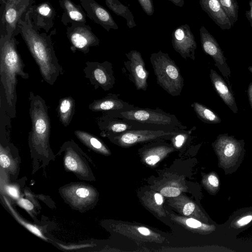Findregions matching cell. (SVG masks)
Listing matches in <instances>:
<instances>
[{
	"instance_id": "obj_1",
	"label": "cell",
	"mask_w": 252,
	"mask_h": 252,
	"mask_svg": "<svg viewBox=\"0 0 252 252\" xmlns=\"http://www.w3.org/2000/svg\"><path fill=\"white\" fill-rule=\"evenodd\" d=\"M31 9L20 21V34L38 65L43 80L53 85L64 72L59 63L51 38L56 33V29L49 34L37 30L30 18Z\"/></svg>"
},
{
	"instance_id": "obj_2",
	"label": "cell",
	"mask_w": 252,
	"mask_h": 252,
	"mask_svg": "<svg viewBox=\"0 0 252 252\" xmlns=\"http://www.w3.org/2000/svg\"><path fill=\"white\" fill-rule=\"evenodd\" d=\"M18 43L15 36H0V88L6 100L7 113L11 118L16 117L17 77L26 80L29 78L17 50Z\"/></svg>"
},
{
	"instance_id": "obj_3",
	"label": "cell",
	"mask_w": 252,
	"mask_h": 252,
	"mask_svg": "<svg viewBox=\"0 0 252 252\" xmlns=\"http://www.w3.org/2000/svg\"><path fill=\"white\" fill-rule=\"evenodd\" d=\"M112 116L132 123L135 129L180 131L186 130L184 125L173 114L157 108H134L123 111L108 112Z\"/></svg>"
},
{
	"instance_id": "obj_4",
	"label": "cell",
	"mask_w": 252,
	"mask_h": 252,
	"mask_svg": "<svg viewBox=\"0 0 252 252\" xmlns=\"http://www.w3.org/2000/svg\"><path fill=\"white\" fill-rule=\"evenodd\" d=\"M157 84L172 96H179L184 80L178 66L167 53L159 51L150 58Z\"/></svg>"
},
{
	"instance_id": "obj_5",
	"label": "cell",
	"mask_w": 252,
	"mask_h": 252,
	"mask_svg": "<svg viewBox=\"0 0 252 252\" xmlns=\"http://www.w3.org/2000/svg\"><path fill=\"white\" fill-rule=\"evenodd\" d=\"M34 3V0H0V36L19 34L20 21Z\"/></svg>"
},
{
	"instance_id": "obj_6",
	"label": "cell",
	"mask_w": 252,
	"mask_h": 252,
	"mask_svg": "<svg viewBox=\"0 0 252 252\" xmlns=\"http://www.w3.org/2000/svg\"><path fill=\"white\" fill-rule=\"evenodd\" d=\"M243 140H237L227 133L220 134L213 143V147L218 157L219 166L227 169L234 165L243 150Z\"/></svg>"
},
{
	"instance_id": "obj_7",
	"label": "cell",
	"mask_w": 252,
	"mask_h": 252,
	"mask_svg": "<svg viewBox=\"0 0 252 252\" xmlns=\"http://www.w3.org/2000/svg\"><path fill=\"white\" fill-rule=\"evenodd\" d=\"M66 35L73 53L79 51L87 54L89 53L90 47L97 46L100 42L92 28L85 23H74L67 26Z\"/></svg>"
},
{
	"instance_id": "obj_8",
	"label": "cell",
	"mask_w": 252,
	"mask_h": 252,
	"mask_svg": "<svg viewBox=\"0 0 252 252\" xmlns=\"http://www.w3.org/2000/svg\"><path fill=\"white\" fill-rule=\"evenodd\" d=\"M94 89L101 88L104 91L112 89L115 84L113 64L107 61L103 62L88 61L83 69Z\"/></svg>"
},
{
	"instance_id": "obj_9",
	"label": "cell",
	"mask_w": 252,
	"mask_h": 252,
	"mask_svg": "<svg viewBox=\"0 0 252 252\" xmlns=\"http://www.w3.org/2000/svg\"><path fill=\"white\" fill-rule=\"evenodd\" d=\"M125 55L127 60L125 61L124 63L128 71L129 80L133 83L136 90L146 91L149 72L146 69L141 53L133 50Z\"/></svg>"
},
{
	"instance_id": "obj_10",
	"label": "cell",
	"mask_w": 252,
	"mask_h": 252,
	"mask_svg": "<svg viewBox=\"0 0 252 252\" xmlns=\"http://www.w3.org/2000/svg\"><path fill=\"white\" fill-rule=\"evenodd\" d=\"M199 31L202 50L213 59L215 63V65L225 79L228 80L231 73L230 69L218 42L204 26L200 27Z\"/></svg>"
},
{
	"instance_id": "obj_11",
	"label": "cell",
	"mask_w": 252,
	"mask_h": 252,
	"mask_svg": "<svg viewBox=\"0 0 252 252\" xmlns=\"http://www.w3.org/2000/svg\"><path fill=\"white\" fill-rule=\"evenodd\" d=\"M179 132L180 131L133 129L121 133L107 134L104 137H108L112 140L117 141L119 143L128 145L146 140L172 137Z\"/></svg>"
},
{
	"instance_id": "obj_12",
	"label": "cell",
	"mask_w": 252,
	"mask_h": 252,
	"mask_svg": "<svg viewBox=\"0 0 252 252\" xmlns=\"http://www.w3.org/2000/svg\"><path fill=\"white\" fill-rule=\"evenodd\" d=\"M171 42L174 49L183 58L186 60L188 58L195 60L197 44L194 36L188 24L181 25L173 31Z\"/></svg>"
},
{
	"instance_id": "obj_13",
	"label": "cell",
	"mask_w": 252,
	"mask_h": 252,
	"mask_svg": "<svg viewBox=\"0 0 252 252\" xmlns=\"http://www.w3.org/2000/svg\"><path fill=\"white\" fill-rule=\"evenodd\" d=\"M56 12L49 1L34 4L30 11V18L34 27L38 31L41 29L48 33L54 26Z\"/></svg>"
},
{
	"instance_id": "obj_14",
	"label": "cell",
	"mask_w": 252,
	"mask_h": 252,
	"mask_svg": "<svg viewBox=\"0 0 252 252\" xmlns=\"http://www.w3.org/2000/svg\"><path fill=\"white\" fill-rule=\"evenodd\" d=\"M87 16L109 32L110 29L117 30L118 26L109 12L94 0H79Z\"/></svg>"
},
{
	"instance_id": "obj_15",
	"label": "cell",
	"mask_w": 252,
	"mask_h": 252,
	"mask_svg": "<svg viewBox=\"0 0 252 252\" xmlns=\"http://www.w3.org/2000/svg\"><path fill=\"white\" fill-rule=\"evenodd\" d=\"M98 127L101 131L100 135L122 133L127 130L135 129L134 124L125 119L112 116L107 112L96 119Z\"/></svg>"
},
{
	"instance_id": "obj_16",
	"label": "cell",
	"mask_w": 252,
	"mask_h": 252,
	"mask_svg": "<svg viewBox=\"0 0 252 252\" xmlns=\"http://www.w3.org/2000/svg\"><path fill=\"white\" fill-rule=\"evenodd\" d=\"M119 96V94L110 93L101 99L94 100L89 104V109L95 112H108L126 111L135 107Z\"/></svg>"
},
{
	"instance_id": "obj_17",
	"label": "cell",
	"mask_w": 252,
	"mask_h": 252,
	"mask_svg": "<svg viewBox=\"0 0 252 252\" xmlns=\"http://www.w3.org/2000/svg\"><path fill=\"white\" fill-rule=\"evenodd\" d=\"M202 9L222 30H229L232 25L218 0H199Z\"/></svg>"
},
{
	"instance_id": "obj_18",
	"label": "cell",
	"mask_w": 252,
	"mask_h": 252,
	"mask_svg": "<svg viewBox=\"0 0 252 252\" xmlns=\"http://www.w3.org/2000/svg\"><path fill=\"white\" fill-rule=\"evenodd\" d=\"M209 77L216 92L223 102L234 113L238 112V107L231 87L215 70L210 69Z\"/></svg>"
},
{
	"instance_id": "obj_19",
	"label": "cell",
	"mask_w": 252,
	"mask_h": 252,
	"mask_svg": "<svg viewBox=\"0 0 252 252\" xmlns=\"http://www.w3.org/2000/svg\"><path fill=\"white\" fill-rule=\"evenodd\" d=\"M59 4L63 12L61 21L64 25L67 26L74 23H86L87 14L80 5L71 0H59Z\"/></svg>"
},
{
	"instance_id": "obj_20",
	"label": "cell",
	"mask_w": 252,
	"mask_h": 252,
	"mask_svg": "<svg viewBox=\"0 0 252 252\" xmlns=\"http://www.w3.org/2000/svg\"><path fill=\"white\" fill-rule=\"evenodd\" d=\"M59 120L65 127L71 123L75 113V101L71 96H65L60 99L57 108Z\"/></svg>"
},
{
	"instance_id": "obj_21",
	"label": "cell",
	"mask_w": 252,
	"mask_h": 252,
	"mask_svg": "<svg viewBox=\"0 0 252 252\" xmlns=\"http://www.w3.org/2000/svg\"><path fill=\"white\" fill-rule=\"evenodd\" d=\"M107 7L118 16L124 18L129 28L136 26L134 17L129 8L122 4L119 0H105Z\"/></svg>"
},
{
	"instance_id": "obj_22",
	"label": "cell",
	"mask_w": 252,
	"mask_h": 252,
	"mask_svg": "<svg viewBox=\"0 0 252 252\" xmlns=\"http://www.w3.org/2000/svg\"><path fill=\"white\" fill-rule=\"evenodd\" d=\"M197 117L202 122L210 124H217L221 122L219 116L211 109L197 102L191 104Z\"/></svg>"
},
{
	"instance_id": "obj_23",
	"label": "cell",
	"mask_w": 252,
	"mask_h": 252,
	"mask_svg": "<svg viewBox=\"0 0 252 252\" xmlns=\"http://www.w3.org/2000/svg\"><path fill=\"white\" fill-rule=\"evenodd\" d=\"M74 133L79 139L89 147L96 150L106 151L104 145L100 139L92 134L80 130H75Z\"/></svg>"
},
{
	"instance_id": "obj_24",
	"label": "cell",
	"mask_w": 252,
	"mask_h": 252,
	"mask_svg": "<svg viewBox=\"0 0 252 252\" xmlns=\"http://www.w3.org/2000/svg\"><path fill=\"white\" fill-rule=\"evenodd\" d=\"M218 0L229 18L233 26L238 20L239 6L237 0Z\"/></svg>"
},
{
	"instance_id": "obj_25",
	"label": "cell",
	"mask_w": 252,
	"mask_h": 252,
	"mask_svg": "<svg viewBox=\"0 0 252 252\" xmlns=\"http://www.w3.org/2000/svg\"><path fill=\"white\" fill-rule=\"evenodd\" d=\"M143 11L148 16H152L154 12L153 0H137Z\"/></svg>"
},
{
	"instance_id": "obj_26",
	"label": "cell",
	"mask_w": 252,
	"mask_h": 252,
	"mask_svg": "<svg viewBox=\"0 0 252 252\" xmlns=\"http://www.w3.org/2000/svg\"><path fill=\"white\" fill-rule=\"evenodd\" d=\"M252 220V214H249L234 221L232 225L236 228L242 227L248 224Z\"/></svg>"
},
{
	"instance_id": "obj_27",
	"label": "cell",
	"mask_w": 252,
	"mask_h": 252,
	"mask_svg": "<svg viewBox=\"0 0 252 252\" xmlns=\"http://www.w3.org/2000/svg\"><path fill=\"white\" fill-rule=\"evenodd\" d=\"M160 193L166 197H176L180 194V190L175 188L167 187L160 190Z\"/></svg>"
},
{
	"instance_id": "obj_28",
	"label": "cell",
	"mask_w": 252,
	"mask_h": 252,
	"mask_svg": "<svg viewBox=\"0 0 252 252\" xmlns=\"http://www.w3.org/2000/svg\"><path fill=\"white\" fill-rule=\"evenodd\" d=\"M207 181L209 186L213 190L216 191L219 189V180L215 174L213 173L209 175L207 178Z\"/></svg>"
},
{
	"instance_id": "obj_29",
	"label": "cell",
	"mask_w": 252,
	"mask_h": 252,
	"mask_svg": "<svg viewBox=\"0 0 252 252\" xmlns=\"http://www.w3.org/2000/svg\"><path fill=\"white\" fill-rule=\"evenodd\" d=\"M65 164L68 169L75 171L77 169V164L75 159L70 156H67L65 158Z\"/></svg>"
},
{
	"instance_id": "obj_30",
	"label": "cell",
	"mask_w": 252,
	"mask_h": 252,
	"mask_svg": "<svg viewBox=\"0 0 252 252\" xmlns=\"http://www.w3.org/2000/svg\"><path fill=\"white\" fill-rule=\"evenodd\" d=\"M0 164L2 167H8L10 164V160L9 157L1 150L0 155Z\"/></svg>"
},
{
	"instance_id": "obj_31",
	"label": "cell",
	"mask_w": 252,
	"mask_h": 252,
	"mask_svg": "<svg viewBox=\"0 0 252 252\" xmlns=\"http://www.w3.org/2000/svg\"><path fill=\"white\" fill-rule=\"evenodd\" d=\"M18 203L19 205L27 210H31L33 208V204L28 200L24 198H21Z\"/></svg>"
},
{
	"instance_id": "obj_32",
	"label": "cell",
	"mask_w": 252,
	"mask_h": 252,
	"mask_svg": "<svg viewBox=\"0 0 252 252\" xmlns=\"http://www.w3.org/2000/svg\"><path fill=\"white\" fill-rule=\"evenodd\" d=\"M195 209V205L193 203L189 202L186 204L183 209V213L186 216L191 214Z\"/></svg>"
},
{
	"instance_id": "obj_33",
	"label": "cell",
	"mask_w": 252,
	"mask_h": 252,
	"mask_svg": "<svg viewBox=\"0 0 252 252\" xmlns=\"http://www.w3.org/2000/svg\"><path fill=\"white\" fill-rule=\"evenodd\" d=\"M76 194L79 197L86 198L89 195L90 192L87 189L80 188L76 190Z\"/></svg>"
},
{
	"instance_id": "obj_34",
	"label": "cell",
	"mask_w": 252,
	"mask_h": 252,
	"mask_svg": "<svg viewBox=\"0 0 252 252\" xmlns=\"http://www.w3.org/2000/svg\"><path fill=\"white\" fill-rule=\"evenodd\" d=\"M187 224L192 228H198L202 225V223L194 219L190 218L186 220Z\"/></svg>"
},
{
	"instance_id": "obj_35",
	"label": "cell",
	"mask_w": 252,
	"mask_h": 252,
	"mask_svg": "<svg viewBox=\"0 0 252 252\" xmlns=\"http://www.w3.org/2000/svg\"><path fill=\"white\" fill-rule=\"evenodd\" d=\"M160 159L159 157L157 155H151L146 158V162L147 164L153 165L157 163Z\"/></svg>"
},
{
	"instance_id": "obj_36",
	"label": "cell",
	"mask_w": 252,
	"mask_h": 252,
	"mask_svg": "<svg viewBox=\"0 0 252 252\" xmlns=\"http://www.w3.org/2000/svg\"><path fill=\"white\" fill-rule=\"evenodd\" d=\"M6 190L8 193L13 197L18 198L19 196V191L14 187H7Z\"/></svg>"
},
{
	"instance_id": "obj_37",
	"label": "cell",
	"mask_w": 252,
	"mask_h": 252,
	"mask_svg": "<svg viewBox=\"0 0 252 252\" xmlns=\"http://www.w3.org/2000/svg\"><path fill=\"white\" fill-rule=\"evenodd\" d=\"M250 9L246 11L245 15L246 18L248 19L250 22V25L252 29V0H250L249 1Z\"/></svg>"
},
{
	"instance_id": "obj_38",
	"label": "cell",
	"mask_w": 252,
	"mask_h": 252,
	"mask_svg": "<svg viewBox=\"0 0 252 252\" xmlns=\"http://www.w3.org/2000/svg\"><path fill=\"white\" fill-rule=\"evenodd\" d=\"M248 95L249 102L252 109V82H251L248 86Z\"/></svg>"
},
{
	"instance_id": "obj_39",
	"label": "cell",
	"mask_w": 252,
	"mask_h": 252,
	"mask_svg": "<svg viewBox=\"0 0 252 252\" xmlns=\"http://www.w3.org/2000/svg\"><path fill=\"white\" fill-rule=\"evenodd\" d=\"M155 199L158 205H161L163 202L162 197L159 193H156L155 194Z\"/></svg>"
},
{
	"instance_id": "obj_40",
	"label": "cell",
	"mask_w": 252,
	"mask_h": 252,
	"mask_svg": "<svg viewBox=\"0 0 252 252\" xmlns=\"http://www.w3.org/2000/svg\"><path fill=\"white\" fill-rule=\"evenodd\" d=\"M175 5L182 7L184 5V0H169Z\"/></svg>"
},
{
	"instance_id": "obj_41",
	"label": "cell",
	"mask_w": 252,
	"mask_h": 252,
	"mask_svg": "<svg viewBox=\"0 0 252 252\" xmlns=\"http://www.w3.org/2000/svg\"><path fill=\"white\" fill-rule=\"evenodd\" d=\"M138 230L140 233L143 235H148L150 234L149 230L145 227H139Z\"/></svg>"
},
{
	"instance_id": "obj_42",
	"label": "cell",
	"mask_w": 252,
	"mask_h": 252,
	"mask_svg": "<svg viewBox=\"0 0 252 252\" xmlns=\"http://www.w3.org/2000/svg\"><path fill=\"white\" fill-rule=\"evenodd\" d=\"M248 69L252 73V66H249Z\"/></svg>"
}]
</instances>
